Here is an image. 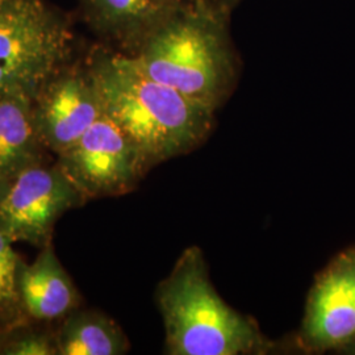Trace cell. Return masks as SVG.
<instances>
[{
  "instance_id": "1",
  "label": "cell",
  "mask_w": 355,
  "mask_h": 355,
  "mask_svg": "<svg viewBox=\"0 0 355 355\" xmlns=\"http://www.w3.org/2000/svg\"><path fill=\"white\" fill-rule=\"evenodd\" d=\"M108 116L152 168L195 150L215 127V111L157 82L124 53L96 45L86 60Z\"/></svg>"
},
{
  "instance_id": "2",
  "label": "cell",
  "mask_w": 355,
  "mask_h": 355,
  "mask_svg": "<svg viewBox=\"0 0 355 355\" xmlns=\"http://www.w3.org/2000/svg\"><path fill=\"white\" fill-rule=\"evenodd\" d=\"M232 10L220 0H187L129 57L157 82L216 112L240 74Z\"/></svg>"
},
{
  "instance_id": "3",
  "label": "cell",
  "mask_w": 355,
  "mask_h": 355,
  "mask_svg": "<svg viewBox=\"0 0 355 355\" xmlns=\"http://www.w3.org/2000/svg\"><path fill=\"white\" fill-rule=\"evenodd\" d=\"M155 299L165 324L167 354H266L271 349L253 318L217 293L198 246L180 254Z\"/></svg>"
},
{
  "instance_id": "4",
  "label": "cell",
  "mask_w": 355,
  "mask_h": 355,
  "mask_svg": "<svg viewBox=\"0 0 355 355\" xmlns=\"http://www.w3.org/2000/svg\"><path fill=\"white\" fill-rule=\"evenodd\" d=\"M74 38L71 19L46 0H0V98H35L69 64Z\"/></svg>"
},
{
  "instance_id": "5",
  "label": "cell",
  "mask_w": 355,
  "mask_h": 355,
  "mask_svg": "<svg viewBox=\"0 0 355 355\" xmlns=\"http://www.w3.org/2000/svg\"><path fill=\"white\" fill-rule=\"evenodd\" d=\"M57 166L85 199L124 195L150 170L136 144L104 114L58 154Z\"/></svg>"
},
{
  "instance_id": "6",
  "label": "cell",
  "mask_w": 355,
  "mask_h": 355,
  "mask_svg": "<svg viewBox=\"0 0 355 355\" xmlns=\"http://www.w3.org/2000/svg\"><path fill=\"white\" fill-rule=\"evenodd\" d=\"M83 200L58 166H32L13 179L0 203V230L11 242L45 246L60 217Z\"/></svg>"
},
{
  "instance_id": "7",
  "label": "cell",
  "mask_w": 355,
  "mask_h": 355,
  "mask_svg": "<svg viewBox=\"0 0 355 355\" xmlns=\"http://www.w3.org/2000/svg\"><path fill=\"white\" fill-rule=\"evenodd\" d=\"M297 345L305 353L352 350L355 345V246L337 254L308 293Z\"/></svg>"
},
{
  "instance_id": "8",
  "label": "cell",
  "mask_w": 355,
  "mask_h": 355,
  "mask_svg": "<svg viewBox=\"0 0 355 355\" xmlns=\"http://www.w3.org/2000/svg\"><path fill=\"white\" fill-rule=\"evenodd\" d=\"M102 114V103L86 62L64 66L33 98L40 141L57 154L76 144Z\"/></svg>"
},
{
  "instance_id": "9",
  "label": "cell",
  "mask_w": 355,
  "mask_h": 355,
  "mask_svg": "<svg viewBox=\"0 0 355 355\" xmlns=\"http://www.w3.org/2000/svg\"><path fill=\"white\" fill-rule=\"evenodd\" d=\"M187 0H79V12L103 45L133 55Z\"/></svg>"
},
{
  "instance_id": "10",
  "label": "cell",
  "mask_w": 355,
  "mask_h": 355,
  "mask_svg": "<svg viewBox=\"0 0 355 355\" xmlns=\"http://www.w3.org/2000/svg\"><path fill=\"white\" fill-rule=\"evenodd\" d=\"M17 287L24 313L40 321L67 316L79 299L73 282L49 243L32 265H20Z\"/></svg>"
},
{
  "instance_id": "11",
  "label": "cell",
  "mask_w": 355,
  "mask_h": 355,
  "mask_svg": "<svg viewBox=\"0 0 355 355\" xmlns=\"http://www.w3.org/2000/svg\"><path fill=\"white\" fill-rule=\"evenodd\" d=\"M33 119V98L11 94L0 98V173L10 180L40 165L41 149Z\"/></svg>"
},
{
  "instance_id": "12",
  "label": "cell",
  "mask_w": 355,
  "mask_h": 355,
  "mask_svg": "<svg viewBox=\"0 0 355 355\" xmlns=\"http://www.w3.org/2000/svg\"><path fill=\"white\" fill-rule=\"evenodd\" d=\"M57 354L120 355L129 349L119 325L99 312L85 311L70 315L57 338Z\"/></svg>"
},
{
  "instance_id": "13",
  "label": "cell",
  "mask_w": 355,
  "mask_h": 355,
  "mask_svg": "<svg viewBox=\"0 0 355 355\" xmlns=\"http://www.w3.org/2000/svg\"><path fill=\"white\" fill-rule=\"evenodd\" d=\"M12 243L0 230V328L17 324L24 313L17 287L21 262Z\"/></svg>"
},
{
  "instance_id": "14",
  "label": "cell",
  "mask_w": 355,
  "mask_h": 355,
  "mask_svg": "<svg viewBox=\"0 0 355 355\" xmlns=\"http://www.w3.org/2000/svg\"><path fill=\"white\" fill-rule=\"evenodd\" d=\"M1 353L10 355L57 354V343L46 334L28 333L7 343Z\"/></svg>"
},
{
  "instance_id": "15",
  "label": "cell",
  "mask_w": 355,
  "mask_h": 355,
  "mask_svg": "<svg viewBox=\"0 0 355 355\" xmlns=\"http://www.w3.org/2000/svg\"><path fill=\"white\" fill-rule=\"evenodd\" d=\"M11 182H12V180H10L8 178L4 177V175L0 173V203H1V200L4 199L6 193L10 190Z\"/></svg>"
},
{
  "instance_id": "16",
  "label": "cell",
  "mask_w": 355,
  "mask_h": 355,
  "mask_svg": "<svg viewBox=\"0 0 355 355\" xmlns=\"http://www.w3.org/2000/svg\"><path fill=\"white\" fill-rule=\"evenodd\" d=\"M220 1H223V3H225V4H228L229 7H234L240 0H220Z\"/></svg>"
}]
</instances>
